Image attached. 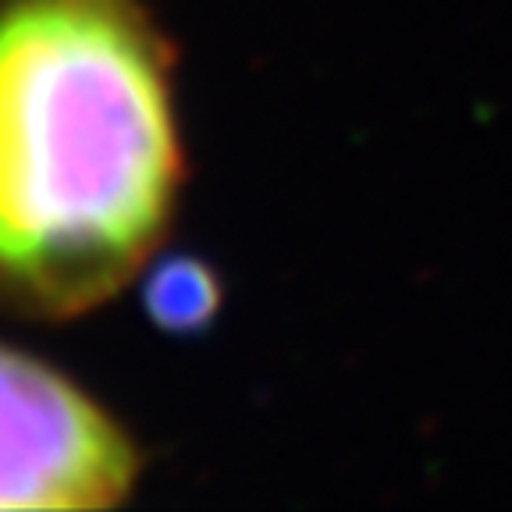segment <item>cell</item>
I'll return each instance as SVG.
<instances>
[{
  "mask_svg": "<svg viewBox=\"0 0 512 512\" xmlns=\"http://www.w3.org/2000/svg\"><path fill=\"white\" fill-rule=\"evenodd\" d=\"M143 0H0V310H96L168 235L185 160Z\"/></svg>",
  "mask_w": 512,
  "mask_h": 512,
  "instance_id": "obj_1",
  "label": "cell"
},
{
  "mask_svg": "<svg viewBox=\"0 0 512 512\" xmlns=\"http://www.w3.org/2000/svg\"><path fill=\"white\" fill-rule=\"evenodd\" d=\"M136 480V441L93 395L0 345V509H114Z\"/></svg>",
  "mask_w": 512,
  "mask_h": 512,
  "instance_id": "obj_2",
  "label": "cell"
},
{
  "mask_svg": "<svg viewBox=\"0 0 512 512\" xmlns=\"http://www.w3.org/2000/svg\"><path fill=\"white\" fill-rule=\"evenodd\" d=\"M143 306L168 335H196L221 310V278L200 256L178 253L150 267L143 281Z\"/></svg>",
  "mask_w": 512,
  "mask_h": 512,
  "instance_id": "obj_3",
  "label": "cell"
}]
</instances>
